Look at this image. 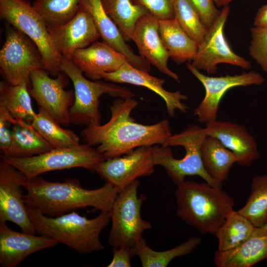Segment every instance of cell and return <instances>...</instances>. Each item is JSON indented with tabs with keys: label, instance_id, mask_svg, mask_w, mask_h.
Listing matches in <instances>:
<instances>
[{
	"label": "cell",
	"instance_id": "cell-1",
	"mask_svg": "<svg viewBox=\"0 0 267 267\" xmlns=\"http://www.w3.org/2000/svg\"><path fill=\"white\" fill-rule=\"evenodd\" d=\"M138 105L133 98H117L110 107L111 117L102 125L87 126L82 135L86 143L105 159L121 156L142 146H167L172 135L170 122L164 119L151 125L137 123L131 113Z\"/></svg>",
	"mask_w": 267,
	"mask_h": 267
},
{
	"label": "cell",
	"instance_id": "cell-2",
	"mask_svg": "<svg viewBox=\"0 0 267 267\" xmlns=\"http://www.w3.org/2000/svg\"><path fill=\"white\" fill-rule=\"evenodd\" d=\"M23 187L27 191L23 195L25 205L52 218L88 207L110 213L120 192L108 182L100 188L87 189L75 178L50 181L39 176L27 180Z\"/></svg>",
	"mask_w": 267,
	"mask_h": 267
},
{
	"label": "cell",
	"instance_id": "cell-3",
	"mask_svg": "<svg viewBox=\"0 0 267 267\" xmlns=\"http://www.w3.org/2000/svg\"><path fill=\"white\" fill-rule=\"evenodd\" d=\"M175 194L176 215L201 234H215L233 210V198L207 182L185 180L178 185Z\"/></svg>",
	"mask_w": 267,
	"mask_h": 267
},
{
	"label": "cell",
	"instance_id": "cell-4",
	"mask_svg": "<svg viewBox=\"0 0 267 267\" xmlns=\"http://www.w3.org/2000/svg\"><path fill=\"white\" fill-rule=\"evenodd\" d=\"M37 233L49 237L81 254L103 250L100 240L101 231L111 221L109 212L101 211L89 219L75 211L56 217H48L26 205Z\"/></svg>",
	"mask_w": 267,
	"mask_h": 267
},
{
	"label": "cell",
	"instance_id": "cell-5",
	"mask_svg": "<svg viewBox=\"0 0 267 267\" xmlns=\"http://www.w3.org/2000/svg\"><path fill=\"white\" fill-rule=\"evenodd\" d=\"M207 136L205 129L191 125L179 134H172L167 146L153 145L154 164L162 166L178 185L186 176H198L212 186L222 188V184L212 178L206 171L200 147Z\"/></svg>",
	"mask_w": 267,
	"mask_h": 267
},
{
	"label": "cell",
	"instance_id": "cell-6",
	"mask_svg": "<svg viewBox=\"0 0 267 267\" xmlns=\"http://www.w3.org/2000/svg\"><path fill=\"white\" fill-rule=\"evenodd\" d=\"M61 72L73 82L75 100L69 109L71 123L95 126L100 125L99 98L104 94L126 99L135 94L128 89L100 80L91 81L85 77L83 72L71 60L62 58Z\"/></svg>",
	"mask_w": 267,
	"mask_h": 267
},
{
	"label": "cell",
	"instance_id": "cell-7",
	"mask_svg": "<svg viewBox=\"0 0 267 267\" xmlns=\"http://www.w3.org/2000/svg\"><path fill=\"white\" fill-rule=\"evenodd\" d=\"M0 16L36 44L49 75L56 77L61 72L62 58L51 40L45 19L33 4L27 0H0Z\"/></svg>",
	"mask_w": 267,
	"mask_h": 267
},
{
	"label": "cell",
	"instance_id": "cell-8",
	"mask_svg": "<svg viewBox=\"0 0 267 267\" xmlns=\"http://www.w3.org/2000/svg\"><path fill=\"white\" fill-rule=\"evenodd\" d=\"M0 159L21 171L29 180L45 172L73 168H83L93 173L105 158L95 148L86 143L73 147L53 148L28 157L1 155Z\"/></svg>",
	"mask_w": 267,
	"mask_h": 267
},
{
	"label": "cell",
	"instance_id": "cell-9",
	"mask_svg": "<svg viewBox=\"0 0 267 267\" xmlns=\"http://www.w3.org/2000/svg\"><path fill=\"white\" fill-rule=\"evenodd\" d=\"M139 181L135 180L118 194L110 212L111 228L108 244L112 248H132L142 237L143 232L152 228L141 216L146 197L137 195Z\"/></svg>",
	"mask_w": 267,
	"mask_h": 267
},
{
	"label": "cell",
	"instance_id": "cell-10",
	"mask_svg": "<svg viewBox=\"0 0 267 267\" xmlns=\"http://www.w3.org/2000/svg\"><path fill=\"white\" fill-rule=\"evenodd\" d=\"M8 24L5 41L0 50L1 73L11 84L25 83L29 86L31 73L44 69L42 55L29 38Z\"/></svg>",
	"mask_w": 267,
	"mask_h": 267
},
{
	"label": "cell",
	"instance_id": "cell-11",
	"mask_svg": "<svg viewBox=\"0 0 267 267\" xmlns=\"http://www.w3.org/2000/svg\"><path fill=\"white\" fill-rule=\"evenodd\" d=\"M44 69L36 70L30 75L28 90L40 108L47 112L61 125L71 123L69 109L75 100L74 92L66 90L68 76L61 72L52 78Z\"/></svg>",
	"mask_w": 267,
	"mask_h": 267
},
{
	"label": "cell",
	"instance_id": "cell-12",
	"mask_svg": "<svg viewBox=\"0 0 267 267\" xmlns=\"http://www.w3.org/2000/svg\"><path fill=\"white\" fill-rule=\"evenodd\" d=\"M230 12L229 5L224 6L204 37L198 44L191 65L198 70L202 69L209 75L217 72V65L227 63L248 70L251 63L236 54L231 48L224 35L223 29Z\"/></svg>",
	"mask_w": 267,
	"mask_h": 267
},
{
	"label": "cell",
	"instance_id": "cell-13",
	"mask_svg": "<svg viewBox=\"0 0 267 267\" xmlns=\"http://www.w3.org/2000/svg\"><path fill=\"white\" fill-rule=\"evenodd\" d=\"M186 65L205 88V96L194 110V115L202 123L207 124L217 120L220 102L228 90L236 87L260 85L266 81L260 73L255 71L244 72L239 75L210 77L201 73L189 63H187Z\"/></svg>",
	"mask_w": 267,
	"mask_h": 267
},
{
	"label": "cell",
	"instance_id": "cell-14",
	"mask_svg": "<svg viewBox=\"0 0 267 267\" xmlns=\"http://www.w3.org/2000/svg\"><path fill=\"white\" fill-rule=\"evenodd\" d=\"M27 180L21 171L0 159V220L14 223L22 232L36 234L23 199L22 187Z\"/></svg>",
	"mask_w": 267,
	"mask_h": 267
},
{
	"label": "cell",
	"instance_id": "cell-15",
	"mask_svg": "<svg viewBox=\"0 0 267 267\" xmlns=\"http://www.w3.org/2000/svg\"><path fill=\"white\" fill-rule=\"evenodd\" d=\"M155 166L153 146H142L123 157L105 159L95 172L120 191L137 178L152 174Z\"/></svg>",
	"mask_w": 267,
	"mask_h": 267
},
{
	"label": "cell",
	"instance_id": "cell-16",
	"mask_svg": "<svg viewBox=\"0 0 267 267\" xmlns=\"http://www.w3.org/2000/svg\"><path fill=\"white\" fill-rule=\"evenodd\" d=\"M46 24L57 50L62 58L67 60L72 59L76 50L89 46L100 38L91 15L81 4L68 22Z\"/></svg>",
	"mask_w": 267,
	"mask_h": 267
},
{
	"label": "cell",
	"instance_id": "cell-17",
	"mask_svg": "<svg viewBox=\"0 0 267 267\" xmlns=\"http://www.w3.org/2000/svg\"><path fill=\"white\" fill-rule=\"evenodd\" d=\"M0 220V265L16 267L28 256L58 243L46 236L17 232Z\"/></svg>",
	"mask_w": 267,
	"mask_h": 267
},
{
	"label": "cell",
	"instance_id": "cell-18",
	"mask_svg": "<svg viewBox=\"0 0 267 267\" xmlns=\"http://www.w3.org/2000/svg\"><path fill=\"white\" fill-rule=\"evenodd\" d=\"M132 40L142 57L162 73L179 82L178 75L168 66L170 55L159 35V20L150 14L140 17L135 25Z\"/></svg>",
	"mask_w": 267,
	"mask_h": 267
},
{
	"label": "cell",
	"instance_id": "cell-19",
	"mask_svg": "<svg viewBox=\"0 0 267 267\" xmlns=\"http://www.w3.org/2000/svg\"><path fill=\"white\" fill-rule=\"evenodd\" d=\"M101 79L116 83H127L145 87L158 94L164 100L168 114L174 117L177 109L185 113L189 107L182 100L187 96L179 90L167 91L163 88L165 80L149 75L148 72L139 70L129 62L126 63L118 70L111 73H104Z\"/></svg>",
	"mask_w": 267,
	"mask_h": 267
},
{
	"label": "cell",
	"instance_id": "cell-20",
	"mask_svg": "<svg viewBox=\"0 0 267 267\" xmlns=\"http://www.w3.org/2000/svg\"><path fill=\"white\" fill-rule=\"evenodd\" d=\"M204 129L208 136L218 139L235 155L240 166L249 167L259 158L257 142L243 126L216 120L206 124Z\"/></svg>",
	"mask_w": 267,
	"mask_h": 267
},
{
	"label": "cell",
	"instance_id": "cell-21",
	"mask_svg": "<svg viewBox=\"0 0 267 267\" xmlns=\"http://www.w3.org/2000/svg\"><path fill=\"white\" fill-rule=\"evenodd\" d=\"M71 60L93 81L101 79L103 73L115 72L129 62L124 55L108 44L97 41L76 50Z\"/></svg>",
	"mask_w": 267,
	"mask_h": 267
},
{
	"label": "cell",
	"instance_id": "cell-22",
	"mask_svg": "<svg viewBox=\"0 0 267 267\" xmlns=\"http://www.w3.org/2000/svg\"><path fill=\"white\" fill-rule=\"evenodd\" d=\"M80 4L91 15L103 42L124 55L132 66L149 73L150 64L136 55L127 44L117 26L105 11L101 0H80Z\"/></svg>",
	"mask_w": 267,
	"mask_h": 267
},
{
	"label": "cell",
	"instance_id": "cell-23",
	"mask_svg": "<svg viewBox=\"0 0 267 267\" xmlns=\"http://www.w3.org/2000/svg\"><path fill=\"white\" fill-rule=\"evenodd\" d=\"M267 259V233L258 227L255 233L238 246L217 250L213 261L217 267H250Z\"/></svg>",
	"mask_w": 267,
	"mask_h": 267
},
{
	"label": "cell",
	"instance_id": "cell-24",
	"mask_svg": "<svg viewBox=\"0 0 267 267\" xmlns=\"http://www.w3.org/2000/svg\"><path fill=\"white\" fill-rule=\"evenodd\" d=\"M159 33L170 57L178 64L192 61L198 50V44L183 30L177 20H159Z\"/></svg>",
	"mask_w": 267,
	"mask_h": 267
},
{
	"label": "cell",
	"instance_id": "cell-25",
	"mask_svg": "<svg viewBox=\"0 0 267 267\" xmlns=\"http://www.w3.org/2000/svg\"><path fill=\"white\" fill-rule=\"evenodd\" d=\"M12 125L11 143L6 153L3 155L28 157L46 152L53 148L31 123L16 119Z\"/></svg>",
	"mask_w": 267,
	"mask_h": 267
},
{
	"label": "cell",
	"instance_id": "cell-26",
	"mask_svg": "<svg viewBox=\"0 0 267 267\" xmlns=\"http://www.w3.org/2000/svg\"><path fill=\"white\" fill-rule=\"evenodd\" d=\"M200 153L207 173L222 184L227 178L233 164L237 163L235 155L218 139L208 135L201 144Z\"/></svg>",
	"mask_w": 267,
	"mask_h": 267
},
{
	"label": "cell",
	"instance_id": "cell-27",
	"mask_svg": "<svg viewBox=\"0 0 267 267\" xmlns=\"http://www.w3.org/2000/svg\"><path fill=\"white\" fill-rule=\"evenodd\" d=\"M201 242L200 238L192 236L174 248L156 251L147 245L146 240L142 237L131 248V251L134 256L139 258L142 267H166L174 259L191 253Z\"/></svg>",
	"mask_w": 267,
	"mask_h": 267
},
{
	"label": "cell",
	"instance_id": "cell-28",
	"mask_svg": "<svg viewBox=\"0 0 267 267\" xmlns=\"http://www.w3.org/2000/svg\"><path fill=\"white\" fill-rule=\"evenodd\" d=\"M28 86L12 85L5 80L0 83V109L16 119L31 123L36 115L31 103Z\"/></svg>",
	"mask_w": 267,
	"mask_h": 267
},
{
	"label": "cell",
	"instance_id": "cell-29",
	"mask_svg": "<svg viewBox=\"0 0 267 267\" xmlns=\"http://www.w3.org/2000/svg\"><path fill=\"white\" fill-rule=\"evenodd\" d=\"M257 228L238 211L232 210L215 233L218 250L227 251L238 246L254 234Z\"/></svg>",
	"mask_w": 267,
	"mask_h": 267
},
{
	"label": "cell",
	"instance_id": "cell-30",
	"mask_svg": "<svg viewBox=\"0 0 267 267\" xmlns=\"http://www.w3.org/2000/svg\"><path fill=\"white\" fill-rule=\"evenodd\" d=\"M31 124L53 148L73 147L81 144L79 137L75 133L62 128L42 108H39L38 113H36Z\"/></svg>",
	"mask_w": 267,
	"mask_h": 267
},
{
	"label": "cell",
	"instance_id": "cell-31",
	"mask_svg": "<svg viewBox=\"0 0 267 267\" xmlns=\"http://www.w3.org/2000/svg\"><path fill=\"white\" fill-rule=\"evenodd\" d=\"M103 7L117 26L126 41L132 40V34L138 19L149 14L143 6L134 4L131 0H101Z\"/></svg>",
	"mask_w": 267,
	"mask_h": 267
},
{
	"label": "cell",
	"instance_id": "cell-32",
	"mask_svg": "<svg viewBox=\"0 0 267 267\" xmlns=\"http://www.w3.org/2000/svg\"><path fill=\"white\" fill-rule=\"evenodd\" d=\"M237 211L257 227H262L267 223V175L253 178L251 193L246 204Z\"/></svg>",
	"mask_w": 267,
	"mask_h": 267
},
{
	"label": "cell",
	"instance_id": "cell-33",
	"mask_svg": "<svg viewBox=\"0 0 267 267\" xmlns=\"http://www.w3.org/2000/svg\"><path fill=\"white\" fill-rule=\"evenodd\" d=\"M175 18L186 33L198 44L209 29L203 23L199 14L191 0H174Z\"/></svg>",
	"mask_w": 267,
	"mask_h": 267
},
{
	"label": "cell",
	"instance_id": "cell-34",
	"mask_svg": "<svg viewBox=\"0 0 267 267\" xmlns=\"http://www.w3.org/2000/svg\"><path fill=\"white\" fill-rule=\"evenodd\" d=\"M80 0H36L33 5L46 23L63 24L78 12Z\"/></svg>",
	"mask_w": 267,
	"mask_h": 267
},
{
	"label": "cell",
	"instance_id": "cell-35",
	"mask_svg": "<svg viewBox=\"0 0 267 267\" xmlns=\"http://www.w3.org/2000/svg\"><path fill=\"white\" fill-rule=\"evenodd\" d=\"M250 31L252 40L249 47L250 54L267 73V27L254 26Z\"/></svg>",
	"mask_w": 267,
	"mask_h": 267
},
{
	"label": "cell",
	"instance_id": "cell-36",
	"mask_svg": "<svg viewBox=\"0 0 267 267\" xmlns=\"http://www.w3.org/2000/svg\"><path fill=\"white\" fill-rule=\"evenodd\" d=\"M174 0H131L134 4L144 7L150 15L159 20L175 18Z\"/></svg>",
	"mask_w": 267,
	"mask_h": 267
},
{
	"label": "cell",
	"instance_id": "cell-37",
	"mask_svg": "<svg viewBox=\"0 0 267 267\" xmlns=\"http://www.w3.org/2000/svg\"><path fill=\"white\" fill-rule=\"evenodd\" d=\"M196 8L200 18L209 29L219 16L221 11L216 7L213 0H191Z\"/></svg>",
	"mask_w": 267,
	"mask_h": 267
},
{
	"label": "cell",
	"instance_id": "cell-38",
	"mask_svg": "<svg viewBox=\"0 0 267 267\" xmlns=\"http://www.w3.org/2000/svg\"><path fill=\"white\" fill-rule=\"evenodd\" d=\"M15 119L9 113L0 109V150L2 155H5L10 146L12 131L9 126L12 125Z\"/></svg>",
	"mask_w": 267,
	"mask_h": 267
},
{
	"label": "cell",
	"instance_id": "cell-39",
	"mask_svg": "<svg viewBox=\"0 0 267 267\" xmlns=\"http://www.w3.org/2000/svg\"><path fill=\"white\" fill-rule=\"evenodd\" d=\"M113 258L107 267H130L131 258L134 256L131 248H113Z\"/></svg>",
	"mask_w": 267,
	"mask_h": 267
},
{
	"label": "cell",
	"instance_id": "cell-40",
	"mask_svg": "<svg viewBox=\"0 0 267 267\" xmlns=\"http://www.w3.org/2000/svg\"><path fill=\"white\" fill-rule=\"evenodd\" d=\"M254 26L267 27V3L258 9L255 17Z\"/></svg>",
	"mask_w": 267,
	"mask_h": 267
},
{
	"label": "cell",
	"instance_id": "cell-41",
	"mask_svg": "<svg viewBox=\"0 0 267 267\" xmlns=\"http://www.w3.org/2000/svg\"><path fill=\"white\" fill-rule=\"evenodd\" d=\"M215 5L218 7H220L221 6H224L228 5V4L232 0H213Z\"/></svg>",
	"mask_w": 267,
	"mask_h": 267
},
{
	"label": "cell",
	"instance_id": "cell-42",
	"mask_svg": "<svg viewBox=\"0 0 267 267\" xmlns=\"http://www.w3.org/2000/svg\"><path fill=\"white\" fill-rule=\"evenodd\" d=\"M259 228H260L262 231L267 233V222L263 227Z\"/></svg>",
	"mask_w": 267,
	"mask_h": 267
}]
</instances>
